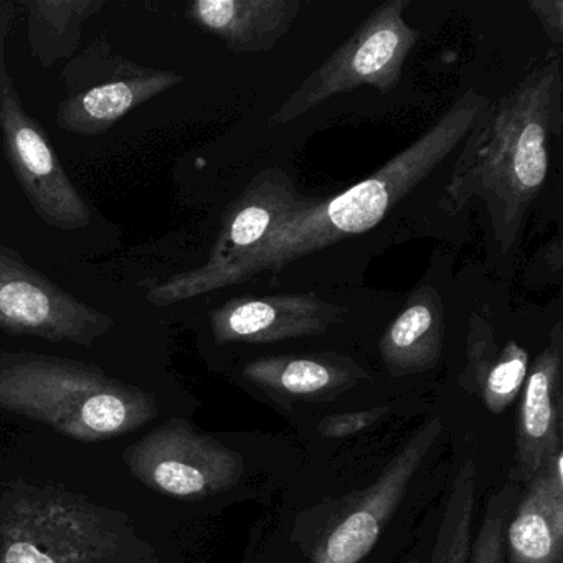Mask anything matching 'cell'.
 Here are the masks:
<instances>
[{
	"label": "cell",
	"mask_w": 563,
	"mask_h": 563,
	"mask_svg": "<svg viewBox=\"0 0 563 563\" xmlns=\"http://www.w3.org/2000/svg\"><path fill=\"white\" fill-rule=\"evenodd\" d=\"M408 4V0H387L374 9L357 31L278 108L269 124L292 123L329 98L364 85L384 95L394 91L420 38L405 22Z\"/></svg>",
	"instance_id": "277c9868"
},
{
	"label": "cell",
	"mask_w": 563,
	"mask_h": 563,
	"mask_svg": "<svg viewBox=\"0 0 563 563\" xmlns=\"http://www.w3.org/2000/svg\"><path fill=\"white\" fill-rule=\"evenodd\" d=\"M519 499L517 483H507L499 493L494 494L487 504L483 526L477 533L476 543L471 549L470 563H504V530Z\"/></svg>",
	"instance_id": "44dd1931"
},
{
	"label": "cell",
	"mask_w": 563,
	"mask_h": 563,
	"mask_svg": "<svg viewBox=\"0 0 563 563\" xmlns=\"http://www.w3.org/2000/svg\"><path fill=\"white\" fill-rule=\"evenodd\" d=\"M0 137L12 174L47 225L62 232L90 225V207L65 173L47 131L25 111L8 67L0 68Z\"/></svg>",
	"instance_id": "52a82bcc"
},
{
	"label": "cell",
	"mask_w": 563,
	"mask_h": 563,
	"mask_svg": "<svg viewBox=\"0 0 563 563\" xmlns=\"http://www.w3.org/2000/svg\"><path fill=\"white\" fill-rule=\"evenodd\" d=\"M299 0H196L186 18L233 54H266L288 34Z\"/></svg>",
	"instance_id": "9a60e30c"
},
{
	"label": "cell",
	"mask_w": 563,
	"mask_h": 563,
	"mask_svg": "<svg viewBox=\"0 0 563 563\" xmlns=\"http://www.w3.org/2000/svg\"><path fill=\"white\" fill-rule=\"evenodd\" d=\"M27 42L32 58L44 68L71 60L84 41L85 24L107 0H24Z\"/></svg>",
	"instance_id": "d6986e66"
},
{
	"label": "cell",
	"mask_w": 563,
	"mask_h": 563,
	"mask_svg": "<svg viewBox=\"0 0 563 563\" xmlns=\"http://www.w3.org/2000/svg\"><path fill=\"white\" fill-rule=\"evenodd\" d=\"M489 103L486 95L466 91L430 130L367 179L338 196L319 197L314 206L286 220L262 246L229 265L170 276L147 289V301L156 308L179 305L250 282L260 273L282 272L296 260L368 232L461 146Z\"/></svg>",
	"instance_id": "6da1fadb"
},
{
	"label": "cell",
	"mask_w": 563,
	"mask_h": 563,
	"mask_svg": "<svg viewBox=\"0 0 563 563\" xmlns=\"http://www.w3.org/2000/svg\"><path fill=\"white\" fill-rule=\"evenodd\" d=\"M131 473L153 489L184 499L232 489L243 474V457L213 438L170 421L126 451Z\"/></svg>",
	"instance_id": "9c48e42d"
},
{
	"label": "cell",
	"mask_w": 563,
	"mask_h": 563,
	"mask_svg": "<svg viewBox=\"0 0 563 563\" xmlns=\"http://www.w3.org/2000/svg\"><path fill=\"white\" fill-rule=\"evenodd\" d=\"M563 331L556 322L549 345L529 365L517 421L514 483L532 477L562 451Z\"/></svg>",
	"instance_id": "4fadbf2b"
},
{
	"label": "cell",
	"mask_w": 563,
	"mask_h": 563,
	"mask_svg": "<svg viewBox=\"0 0 563 563\" xmlns=\"http://www.w3.org/2000/svg\"><path fill=\"white\" fill-rule=\"evenodd\" d=\"M344 314L342 306L316 292H286L230 299L210 312V325L219 344H275L324 334Z\"/></svg>",
	"instance_id": "8fae6325"
},
{
	"label": "cell",
	"mask_w": 563,
	"mask_h": 563,
	"mask_svg": "<svg viewBox=\"0 0 563 563\" xmlns=\"http://www.w3.org/2000/svg\"><path fill=\"white\" fill-rule=\"evenodd\" d=\"M318 200L319 197L302 196L285 170H262L227 207L216 245L199 268L216 269L242 258L262 246L286 220L305 212Z\"/></svg>",
	"instance_id": "7c38bea8"
},
{
	"label": "cell",
	"mask_w": 563,
	"mask_h": 563,
	"mask_svg": "<svg viewBox=\"0 0 563 563\" xmlns=\"http://www.w3.org/2000/svg\"><path fill=\"white\" fill-rule=\"evenodd\" d=\"M388 413V407L372 408V410L355 411V413L331 415L322 418L318 424V433L324 438H345L361 433Z\"/></svg>",
	"instance_id": "7402d4cb"
},
{
	"label": "cell",
	"mask_w": 563,
	"mask_h": 563,
	"mask_svg": "<svg viewBox=\"0 0 563 563\" xmlns=\"http://www.w3.org/2000/svg\"><path fill=\"white\" fill-rule=\"evenodd\" d=\"M0 408L88 441L130 433L156 413L140 388L80 362L27 352L0 355Z\"/></svg>",
	"instance_id": "3957f363"
},
{
	"label": "cell",
	"mask_w": 563,
	"mask_h": 563,
	"mask_svg": "<svg viewBox=\"0 0 563 563\" xmlns=\"http://www.w3.org/2000/svg\"><path fill=\"white\" fill-rule=\"evenodd\" d=\"M476 499V464L464 461L454 479L446 512L441 520L431 563H467L471 555V527Z\"/></svg>",
	"instance_id": "ffe728a7"
},
{
	"label": "cell",
	"mask_w": 563,
	"mask_h": 563,
	"mask_svg": "<svg viewBox=\"0 0 563 563\" xmlns=\"http://www.w3.org/2000/svg\"><path fill=\"white\" fill-rule=\"evenodd\" d=\"M123 533L93 507L65 496H31L0 527V563H108Z\"/></svg>",
	"instance_id": "8992f818"
},
{
	"label": "cell",
	"mask_w": 563,
	"mask_h": 563,
	"mask_svg": "<svg viewBox=\"0 0 563 563\" xmlns=\"http://www.w3.org/2000/svg\"><path fill=\"white\" fill-rule=\"evenodd\" d=\"M563 450L527 484L504 530L509 563L563 562Z\"/></svg>",
	"instance_id": "5bb4252c"
},
{
	"label": "cell",
	"mask_w": 563,
	"mask_h": 563,
	"mask_svg": "<svg viewBox=\"0 0 563 563\" xmlns=\"http://www.w3.org/2000/svg\"><path fill=\"white\" fill-rule=\"evenodd\" d=\"M15 21H18V4L14 0H0V68L8 67L5 44L12 29L15 27Z\"/></svg>",
	"instance_id": "cb8c5ba5"
},
{
	"label": "cell",
	"mask_w": 563,
	"mask_h": 563,
	"mask_svg": "<svg viewBox=\"0 0 563 563\" xmlns=\"http://www.w3.org/2000/svg\"><path fill=\"white\" fill-rule=\"evenodd\" d=\"M243 377L273 397L322 400L357 384L365 374L342 355H275L249 362Z\"/></svg>",
	"instance_id": "e0dca14e"
},
{
	"label": "cell",
	"mask_w": 563,
	"mask_h": 563,
	"mask_svg": "<svg viewBox=\"0 0 563 563\" xmlns=\"http://www.w3.org/2000/svg\"><path fill=\"white\" fill-rule=\"evenodd\" d=\"M60 81L65 97L58 103L55 123L65 133L93 137L183 84L184 77L128 60L100 37L68 60Z\"/></svg>",
	"instance_id": "5b68a950"
},
{
	"label": "cell",
	"mask_w": 563,
	"mask_h": 563,
	"mask_svg": "<svg viewBox=\"0 0 563 563\" xmlns=\"http://www.w3.org/2000/svg\"><path fill=\"white\" fill-rule=\"evenodd\" d=\"M113 328L111 316L55 285L19 253L0 246V331L91 345Z\"/></svg>",
	"instance_id": "ba28073f"
},
{
	"label": "cell",
	"mask_w": 563,
	"mask_h": 563,
	"mask_svg": "<svg viewBox=\"0 0 563 563\" xmlns=\"http://www.w3.org/2000/svg\"><path fill=\"white\" fill-rule=\"evenodd\" d=\"M559 55L533 68L509 93L490 101L461 143L441 209L486 207L500 252H512L527 213L549 176L550 137L563 130Z\"/></svg>",
	"instance_id": "7a4b0ae2"
},
{
	"label": "cell",
	"mask_w": 563,
	"mask_h": 563,
	"mask_svg": "<svg viewBox=\"0 0 563 563\" xmlns=\"http://www.w3.org/2000/svg\"><path fill=\"white\" fill-rule=\"evenodd\" d=\"M410 563H420V562H410Z\"/></svg>",
	"instance_id": "d4e9b609"
},
{
	"label": "cell",
	"mask_w": 563,
	"mask_h": 563,
	"mask_svg": "<svg viewBox=\"0 0 563 563\" xmlns=\"http://www.w3.org/2000/svg\"><path fill=\"white\" fill-rule=\"evenodd\" d=\"M527 8L539 19L547 37L560 47L563 42L562 0H527Z\"/></svg>",
	"instance_id": "603a6c76"
},
{
	"label": "cell",
	"mask_w": 563,
	"mask_h": 563,
	"mask_svg": "<svg viewBox=\"0 0 563 563\" xmlns=\"http://www.w3.org/2000/svg\"><path fill=\"white\" fill-rule=\"evenodd\" d=\"M443 339L440 292L433 286H418L382 335L378 351L390 375L404 377L431 371L440 361Z\"/></svg>",
	"instance_id": "ac0fdd59"
},
{
	"label": "cell",
	"mask_w": 563,
	"mask_h": 563,
	"mask_svg": "<svg viewBox=\"0 0 563 563\" xmlns=\"http://www.w3.org/2000/svg\"><path fill=\"white\" fill-rule=\"evenodd\" d=\"M440 433L441 421L433 420L405 444L357 506L332 526L311 563H358L371 553Z\"/></svg>",
	"instance_id": "30bf717a"
},
{
	"label": "cell",
	"mask_w": 563,
	"mask_h": 563,
	"mask_svg": "<svg viewBox=\"0 0 563 563\" xmlns=\"http://www.w3.org/2000/svg\"><path fill=\"white\" fill-rule=\"evenodd\" d=\"M529 372V352L507 341L497 344L489 318L476 311L470 318L466 334V365L457 384L470 395L479 397L484 407L500 415L522 390Z\"/></svg>",
	"instance_id": "2e32d148"
}]
</instances>
